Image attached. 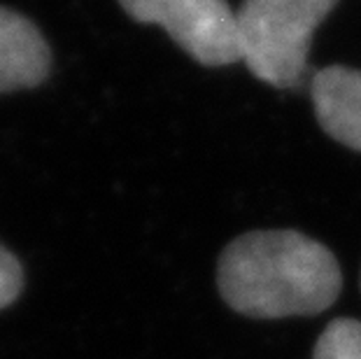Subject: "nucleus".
<instances>
[{
	"mask_svg": "<svg viewBox=\"0 0 361 359\" xmlns=\"http://www.w3.org/2000/svg\"><path fill=\"white\" fill-rule=\"evenodd\" d=\"M359 285H361V280H359Z\"/></svg>",
	"mask_w": 361,
	"mask_h": 359,
	"instance_id": "6e6552de",
	"label": "nucleus"
},
{
	"mask_svg": "<svg viewBox=\"0 0 361 359\" xmlns=\"http://www.w3.org/2000/svg\"><path fill=\"white\" fill-rule=\"evenodd\" d=\"M312 359H361V322L355 317L331 320L314 343Z\"/></svg>",
	"mask_w": 361,
	"mask_h": 359,
	"instance_id": "423d86ee",
	"label": "nucleus"
},
{
	"mask_svg": "<svg viewBox=\"0 0 361 359\" xmlns=\"http://www.w3.org/2000/svg\"><path fill=\"white\" fill-rule=\"evenodd\" d=\"M51 51L24 14L0 7V94L33 89L47 80Z\"/></svg>",
	"mask_w": 361,
	"mask_h": 359,
	"instance_id": "20e7f679",
	"label": "nucleus"
},
{
	"mask_svg": "<svg viewBox=\"0 0 361 359\" xmlns=\"http://www.w3.org/2000/svg\"><path fill=\"white\" fill-rule=\"evenodd\" d=\"M24 289V269L10 250L0 245V310L12 305Z\"/></svg>",
	"mask_w": 361,
	"mask_h": 359,
	"instance_id": "0eeeda50",
	"label": "nucleus"
},
{
	"mask_svg": "<svg viewBox=\"0 0 361 359\" xmlns=\"http://www.w3.org/2000/svg\"><path fill=\"white\" fill-rule=\"evenodd\" d=\"M137 24L161 26L175 44L203 66H231L240 61L235 10L226 0H119Z\"/></svg>",
	"mask_w": 361,
	"mask_h": 359,
	"instance_id": "7ed1b4c3",
	"label": "nucleus"
},
{
	"mask_svg": "<svg viewBox=\"0 0 361 359\" xmlns=\"http://www.w3.org/2000/svg\"><path fill=\"white\" fill-rule=\"evenodd\" d=\"M338 0H243L235 10L240 63L275 89H296L305 78L312 33Z\"/></svg>",
	"mask_w": 361,
	"mask_h": 359,
	"instance_id": "f03ea898",
	"label": "nucleus"
},
{
	"mask_svg": "<svg viewBox=\"0 0 361 359\" xmlns=\"http://www.w3.org/2000/svg\"><path fill=\"white\" fill-rule=\"evenodd\" d=\"M310 96L324 133L361 152V71L348 66L322 68L310 82Z\"/></svg>",
	"mask_w": 361,
	"mask_h": 359,
	"instance_id": "39448f33",
	"label": "nucleus"
},
{
	"mask_svg": "<svg viewBox=\"0 0 361 359\" xmlns=\"http://www.w3.org/2000/svg\"><path fill=\"white\" fill-rule=\"evenodd\" d=\"M217 289L250 320L314 317L341 296L343 271L324 243L294 229H259L219 255Z\"/></svg>",
	"mask_w": 361,
	"mask_h": 359,
	"instance_id": "f257e3e1",
	"label": "nucleus"
}]
</instances>
